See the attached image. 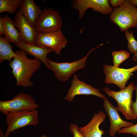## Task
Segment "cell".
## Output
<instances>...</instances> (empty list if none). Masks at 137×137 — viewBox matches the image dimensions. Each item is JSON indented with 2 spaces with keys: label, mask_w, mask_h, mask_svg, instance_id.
Masks as SVG:
<instances>
[{
  "label": "cell",
  "mask_w": 137,
  "mask_h": 137,
  "mask_svg": "<svg viewBox=\"0 0 137 137\" xmlns=\"http://www.w3.org/2000/svg\"><path fill=\"white\" fill-rule=\"evenodd\" d=\"M125 133H131L137 136V123L130 127L121 129L118 132V134Z\"/></svg>",
  "instance_id": "22"
},
{
  "label": "cell",
  "mask_w": 137,
  "mask_h": 137,
  "mask_svg": "<svg viewBox=\"0 0 137 137\" xmlns=\"http://www.w3.org/2000/svg\"><path fill=\"white\" fill-rule=\"evenodd\" d=\"M131 3L137 6V0H128Z\"/></svg>",
  "instance_id": "27"
},
{
  "label": "cell",
  "mask_w": 137,
  "mask_h": 137,
  "mask_svg": "<svg viewBox=\"0 0 137 137\" xmlns=\"http://www.w3.org/2000/svg\"><path fill=\"white\" fill-rule=\"evenodd\" d=\"M0 137H5V134L1 128H0Z\"/></svg>",
  "instance_id": "29"
},
{
  "label": "cell",
  "mask_w": 137,
  "mask_h": 137,
  "mask_svg": "<svg viewBox=\"0 0 137 137\" xmlns=\"http://www.w3.org/2000/svg\"><path fill=\"white\" fill-rule=\"evenodd\" d=\"M15 27L19 30L20 40L26 43L36 44L39 32L32 26L18 10L14 18Z\"/></svg>",
  "instance_id": "12"
},
{
  "label": "cell",
  "mask_w": 137,
  "mask_h": 137,
  "mask_svg": "<svg viewBox=\"0 0 137 137\" xmlns=\"http://www.w3.org/2000/svg\"><path fill=\"white\" fill-rule=\"evenodd\" d=\"M39 107L31 96L24 93L16 95L11 100L0 101V111L6 115L8 113L36 109Z\"/></svg>",
  "instance_id": "6"
},
{
  "label": "cell",
  "mask_w": 137,
  "mask_h": 137,
  "mask_svg": "<svg viewBox=\"0 0 137 137\" xmlns=\"http://www.w3.org/2000/svg\"><path fill=\"white\" fill-rule=\"evenodd\" d=\"M103 68V71L105 75V83L108 84H115L122 90L126 88V83L132 73L137 71V65L127 69L108 65H104Z\"/></svg>",
  "instance_id": "8"
},
{
  "label": "cell",
  "mask_w": 137,
  "mask_h": 137,
  "mask_svg": "<svg viewBox=\"0 0 137 137\" xmlns=\"http://www.w3.org/2000/svg\"><path fill=\"white\" fill-rule=\"evenodd\" d=\"M102 43L91 50L87 55L81 59L71 62H57L47 58L45 65L48 68L55 74L58 80L67 81L71 76L77 71L84 68L87 59L90 53L95 49L101 46Z\"/></svg>",
  "instance_id": "3"
},
{
  "label": "cell",
  "mask_w": 137,
  "mask_h": 137,
  "mask_svg": "<svg viewBox=\"0 0 137 137\" xmlns=\"http://www.w3.org/2000/svg\"><path fill=\"white\" fill-rule=\"evenodd\" d=\"M125 36L128 41L127 48L131 54H134L137 53V41L134 36L133 31L128 30L125 31Z\"/></svg>",
  "instance_id": "21"
},
{
  "label": "cell",
  "mask_w": 137,
  "mask_h": 137,
  "mask_svg": "<svg viewBox=\"0 0 137 137\" xmlns=\"http://www.w3.org/2000/svg\"><path fill=\"white\" fill-rule=\"evenodd\" d=\"M71 2L72 7L78 10L80 19L82 18L86 11L89 8L107 15L110 14L113 10L107 0H75Z\"/></svg>",
  "instance_id": "11"
},
{
  "label": "cell",
  "mask_w": 137,
  "mask_h": 137,
  "mask_svg": "<svg viewBox=\"0 0 137 137\" xmlns=\"http://www.w3.org/2000/svg\"><path fill=\"white\" fill-rule=\"evenodd\" d=\"M134 90L136 93V99L135 102L132 101L131 109L133 119L135 120L137 118V86H135Z\"/></svg>",
  "instance_id": "23"
},
{
  "label": "cell",
  "mask_w": 137,
  "mask_h": 137,
  "mask_svg": "<svg viewBox=\"0 0 137 137\" xmlns=\"http://www.w3.org/2000/svg\"><path fill=\"white\" fill-rule=\"evenodd\" d=\"M135 137H137V136H136Z\"/></svg>",
  "instance_id": "31"
},
{
  "label": "cell",
  "mask_w": 137,
  "mask_h": 137,
  "mask_svg": "<svg viewBox=\"0 0 137 137\" xmlns=\"http://www.w3.org/2000/svg\"><path fill=\"white\" fill-rule=\"evenodd\" d=\"M13 48L10 43L4 37L0 36V63L5 60L10 62L12 58L16 56L12 50Z\"/></svg>",
  "instance_id": "18"
},
{
  "label": "cell",
  "mask_w": 137,
  "mask_h": 137,
  "mask_svg": "<svg viewBox=\"0 0 137 137\" xmlns=\"http://www.w3.org/2000/svg\"><path fill=\"white\" fill-rule=\"evenodd\" d=\"M22 0H0V13L7 12L11 14L19 10Z\"/></svg>",
  "instance_id": "19"
},
{
  "label": "cell",
  "mask_w": 137,
  "mask_h": 137,
  "mask_svg": "<svg viewBox=\"0 0 137 137\" xmlns=\"http://www.w3.org/2000/svg\"><path fill=\"white\" fill-rule=\"evenodd\" d=\"M14 52L16 56L9 64L16 79L15 85L24 88L32 87L34 84L30 79L33 73L40 67V60L35 58H28L27 53L24 51L16 50Z\"/></svg>",
  "instance_id": "1"
},
{
  "label": "cell",
  "mask_w": 137,
  "mask_h": 137,
  "mask_svg": "<svg viewBox=\"0 0 137 137\" xmlns=\"http://www.w3.org/2000/svg\"><path fill=\"white\" fill-rule=\"evenodd\" d=\"M68 42L60 29L48 33L39 32L36 44L50 48L57 54L59 55Z\"/></svg>",
  "instance_id": "9"
},
{
  "label": "cell",
  "mask_w": 137,
  "mask_h": 137,
  "mask_svg": "<svg viewBox=\"0 0 137 137\" xmlns=\"http://www.w3.org/2000/svg\"><path fill=\"white\" fill-rule=\"evenodd\" d=\"M111 55L113 57V66L116 67H118L121 63L128 59L130 56V53L124 50L113 52Z\"/></svg>",
  "instance_id": "20"
},
{
  "label": "cell",
  "mask_w": 137,
  "mask_h": 137,
  "mask_svg": "<svg viewBox=\"0 0 137 137\" xmlns=\"http://www.w3.org/2000/svg\"><path fill=\"white\" fill-rule=\"evenodd\" d=\"M7 127L5 133V137L16 130L29 126H37L39 123V113L36 109L26 110L6 114Z\"/></svg>",
  "instance_id": "4"
},
{
  "label": "cell",
  "mask_w": 137,
  "mask_h": 137,
  "mask_svg": "<svg viewBox=\"0 0 137 137\" xmlns=\"http://www.w3.org/2000/svg\"><path fill=\"white\" fill-rule=\"evenodd\" d=\"M62 24L59 11L50 8L43 9L35 27L39 32L47 33L61 29Z\"/></svg>",
  "instance_id": "7"
},
{
  "label": "cell",
  "mask_w": 137,
  "mask_h": 137,
  "mask_svg": "<svg viewBox=\"0 0 137 137\" xmlns=\"http://www.w3.org/2000/svg\"><path fill=\"white\" fill-rule=\"evenodd\" d=\"M4 35V31L3 25L1 20L0 19V36Z\"/></svg>",
  "instance_id": "26"
},
{
  "label": "cell",
  "mask_w": 137,
  "mask_h": 137,
  "mask_svg": "<svg viewBox=\"0 0 137 137\" xmlns=\"http://www.w3.org/2000/svg\"><path fill=\"white\" fill-rule=\"evenodd\" d=\"M71 86L64 99L70 102L72 101L75 96L80 95H92L99 97L104 100L108 99L106 96L100 93V90L93 87L79 80L77 75H74L71 81Z\"/></svg>",
  "instance_id": "10"
},
{
  "label": "cell",
  "mask_w": 137,
  "mask_h": 137,
  "mask_svg": "<svg viewBox=\"0 0 137 137\" xmlns=\"http://www.w3.org/2000/svg\"><path fill=\"white\" fill-rule=\"evenodd\" d=\"M124 0H110L109 2L112 7L115 8L122 5L125 1Z\"/></svg>",
  "instance_id": "25"
},
{
  "label": "cell",
  "mask_w": 137,
  "mask_h": 137,
  "mask_svg": "<svg viewBox=\"0 0 137 137\" xmlns=\"http://www.w3.org/2000/svg\"><path fill=\"white\" fill-rule=\"evenodd\" d=\"M103 104L104 110L110 121L109 132L111 137H114L122 128L128 127L134 124L132 122L123 120L118 113L117 107L113 105L108 99L104 100Z\"/></svg>",
  "instance_id": "13"
},
{
  "label": "cell",
  "mask_w": 137,
  "mask_h": 137,
  "mask_svg": "<svg viewBox=\"0 0 137 137\" xmlns=\"http://www.w3.org/2000/svg\"><path fill=\"white\" fill-rule=\"evenodd\" d=\"M106 114L101 111L95 113L90 121L86 126L78 127L79 132L84 137H102L104 130L99 128L100 125L105 120Z\"/></svg>",
  "instance_id": "14"
},
{
  "label": "cell",
  "mask_w": 137,
  "mask_h": 137,
  "mask_svg": "<svg viewBox=\"0 0 137 137\" xmlns=\"http://www.w3.org/2000/svg\"><path fill=\"white\" fill-rule=\"evenodd\" d=\"M132 59L133 61L137 62V53L133 55Z\"/></svg>",
  "instance_id": "28"
},
{
  "label": "cell",
  "mask_w": 137,
  "mask_h": 137,
  "mask_svg": "<svg viewBox=\"0 0 137 137\" xmlns=\"http://www.w3.org/2000/svg\"><path fill=\"white\" fill-rule=\"evenodd\" d=\"M15 46L18 47L20 50L24 51L40 60L45 64L46 56L49 53L53 52L49 48L39 45L36 44H28L20 40L14 44Z\"/></svg>",
  "instance_id": "15"
},
{
  "label": "cell",
  "mask_w": 137,
  "mask_h": 137,
  "mask_svg": "<svg viewBox=\"0 0 137 137\" xmlns=\"http://www.w3.org/2000/svg\"><path fill=\"white\" fill-rule=\"evenodd\" d=\"M134 86V83L131 82L125 88L118 91L111 90L106 87L102 89L107 95L116 101V107L118 111L120 112L125 118L128 120L133 119L131 105L133 101L132 94Z\"/></svg>",
  "instance_id": "5"
},
{
  "label": "cell",
  "mask_w": 137,
  "mask_h": 137,
  "mask_svg": "<svg viewBox=\"0 0 137 137\" xmlns=\"http://www.w3.org/2000/svg\"><path fill=\"white\" fill-rule=\"evenodd\" d=\"M110 18L121 31H125L137 27V8L128 0H125L121 6L113 9Z\"/></svg>",
  "instance_id": "2"
},
{
  "label": "cell",
  "mask_w": 137,
  "mask_h": 137,
  "mask_svg": "<svg viewBox=\"0 0 137 137\" xmlns=\"http://www.w3.org/2000/svg\"><path fill=\"white\" fill-rule=\"evenodd\" d=\"M41 7L37 6L33 0H22L19 10L32 26L41 14Z\"/></svg>",
  "instance_id": "16"
},
{
  "label": "cell",
  "mask_w": 137,
  "mask_h": 137,
  "mask_svg": "<svg viewBox=\"0 0 137 137\" xmlns=\"http://www.w3.org/2000/svg\"><path fill=\"white\" fill-rule=\"evenodd\" d=\"M4 31V37L10 42L14 44L20 40V33L15 27L14 21L6 14L4 17L0 16Z\"/></svg>",
  "instance_id": "17"
},
{
  "label": "cell",
  "mask_w": 137,
  "mask_h": 137,
  "mask_svg": "<svg viewBox=\"0 0 137 137\" xmlns=\"http://www.w3.org/2000/svg\"><path fill=\"white\" fill-rule=\"evenodd\" d=\"M40 137H48V136H46V135H43L41 136Z\"/></svg>",
  "instance_id": "30"
},
{
  "label": "cell",
  "mask_w": 137,
  "mask_h": 137,
  "mask_svg": "<svg viewBox=\"0 0 137 137\" xmlns=\"http://www.w3.org/2000/svg\"><path fill=\"white\" fill-rule=\"evenodd\" d=\"M77 124H71L70 125V131L73 135V137H84L79 132Z\"/></svg>",
  "instance_id": "24"
}]
</instances>
